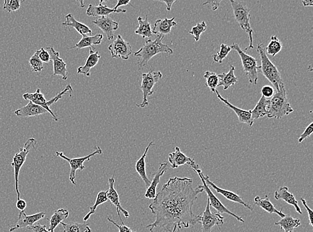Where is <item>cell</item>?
Segmentation results:
<instances>
[{"mask_svg": "<svg viewBox=\"0 0 313 232\" xmlns=\"http://www.w3.org/2000/svg\"><path fill=\"white\" fill-rule=\"evenodd\" d=\"M207 29V24H206L205 22L203 21L201 23H198L197 25L193 26L189 33L194 36L196 42H199L201 34L205 32Z\"/></svg>", "mask_w": 313, "mask_h": 232, "instance_id": "b9f144b4", "label": "cell"}, {"mask_svg": "<svg viewBox=\"0 0 313 232\" xmlns=\"http://www.w3.org/2000/svg\"><path fill=\"white\" fill-rule=\"evenodd\" d=\"M199 223H201L202 232H212L215 226L221 229L224 224V217L219 213L212 212L209 200L207 199L205 211L199 214Z\"/></svg>", "mask_w": 313, "mask_h": 232, "instance_id": "30bf717a", "label": "cell"}, {"mask_svg": "<svg viewBox=\"0 0 313 232\" xmlns=\"http://www.w3.org/2000/svg\"><path fill=\"white\" fill-rule=\"evenodd\" d=\"M92 23L98 26L103 32H104L108 40H112L114 37V32L118 30V23L114 21L110 16H102L99 19L94 20Z\"/></svg>", "mask_w": 313, "mask_h": 232, "instance_id": "ac0fdd59", "label": "cell"}, {"mask_svg": "<svg viewBox=\"0 0 313 232\" xmlns=\"http://www.w3.org/2000/svg\"><path fill=\"white\" fill-rule=\"evenodd\" d=\"M203 191L201 185L194 188L191 178L169 179L149 205L156 219L146 225V228L150 229V232L156 227L165 232H180L183 227L189 228L199 223V215L194 214L193 207L198 195Z\"/></svg>", "mask_w": 313, "mask_h": 232, "instance_id": "6da1fadb", "label": "cell"}, {"mask_svg": "<svg viewBox=\"0 0 313 232\" xmlns=\"http://www.w3.org/2000/svg\"><path fill=\"white\" fill-rule=\"evenodd\" d=\"M313 132V123H310L309 125L305 129L302 134L300 135L299 138L298 139V143H302V141L307 139L308 137L312 135Z\"/></svg>", "mask_w": 313, "mask_h": 232, "instance_id": "f6af8a7d", "label": "cell"}, {"mask_svg": "<svg viewBox=\"0 0 313 232\" xmlns=\"http://www.w3.org/2000/svg\"><path fill=\"white\" fill-rule=\"evenodd\" d=\"M37 143V141L35 139L31 138L28 139L24 147L20 149V151L16 153L13 157V160L11 165L14 169V179H15L16 191L17 193L18 200L20 199V193L19 191V174L20 169L26 162V157L30 150L35 148V145Z\"/></svg>", "mask_w": 313, "mask_h": 232, "instance_id": "52a82bcc", "label": "cell"}, {"mask_svg": "<svg viewBox=\"0 0 313 232\" xmlns=\"http://www.w3.org/2000/svg\"><path fill=\"white\" fill-rule=\"evenodd\" d=\"M231 2L232 8H233L234 16L236 22L242 30L245 31L248 34V38H249L250 43L249 46L245 48V50L252 49L253 46V37H252V30L251 26L250 24V10L246 5V2L233 1L231 0Z\"/></svg>", "mask_w": 313, "mask_h": 232, "instance_id": "5b68a950", "label": "cell"}, {"mask_svg": "<svg viewBox=\"0 0 313 232\" xmlns=\"http://www.w3.org/2000/svg\"><path fill=\"white\" fill-rule=\"evenodd\" d=\"M64 232H92L90 226L86 223H78L70 221L68 223L62 222Z\"/></svg>", "mask_w": 313, "mask_h": 232, "instance_id": "d590c367", "label": "cell"}, {"mask_svg": "<svg viewBox=\"0 0 313 232\" xmlns=\"http://www.w3.org/2000/svg\"><path fill=\"white\" fill-rule=\"evenodd\" d=\"M108 200V197H107V191H101L97 195L96 201H95L94 204L92 206L90 207V211L87 213L84 217V221H86L90 218L91 215L96 213L97 207L99 205L103 204V203H106Z\"/></svg>", "mask_w": 313, "mask_h": 232, "instance_id": "74e56055", "label": "cell"}, {"mask_svg": "<svg viewBox=\"0 0 313 232\" xmlns=\"http://www.w3.org/2000/svg\"><path fill=\"white\" fill-rule=\"evenodd\" d=\"M221 1H209L205 2L203 4V5H210L211 6L212 9H213V11H215L217 10L218 8H219L220 4H221Z\"/></svg>", "mask_w": 313, "mask_h": 232, "instance_id": "816d5d0a", "label": "cell"}, {"mask_svg": "<svg viewBox=\"0 0 313 232\" xmlns=\"http://www.w3.org/2000/svg\"><path fill=\"white\" fill-rule=\"evenodd\" d=\"M215 92L216 94H217V97L219 98L225 105H227L228 107L231 108V109L233 110V111L235 112L240 123H245L248 127L252 126L254 121L252 119L251 110H245L236 107V106L233 105L231 102H229V100L223 98V96L220 94L218 90H216Z\"/></svg>", "mask_w": 313, "mask_h": 232, "instance_id": "d6986e66", "label": "cell"}, {"mask_svg": "<svg viewBox=\"0 0 313 232\" xmlns=\"http://www.w3.org/2000/svg\"><path fill=\"white\" fill-rule=\"evenodd\" d=\"M302 4H303L304 7H312L313 6V1L312 0H308V1H302Z\"/></svg>", "mask_w": 313, "mask_h": 232, "instance_id": "11a10c76", "label": "cell"}, {"mask_svg": "<svg viewBox=\"0 0 313 232\" xmlns=\"http://www.w3.org/2000/svg\"><path fill=\"white\" fill-rule=\"evenodd\" d=\"M153 144H154V143H153L152 141H151V142L149 143L148 147H146V150L144 151V154L137 161L136 165H135V169H136V172L138 173L141 179L144 181L147 188L150 186L151 181L150 179L148 178L146 175V157L149 149H150V147L152 146Z\"/></svg>", "mask_w": 313, "mask_h": 232, "instance_id": "83f0119b", "label": "cell"}, {"mask_svg": "<svg viewBox=\"0 0 313 232\" xmlns=\"http://www.w3.org/2000/svg\"><path fill=\"white\" fill-rule=\"evenodd\" d=\"M162 77H163V74L160 71H152V70L147 73L142 74L140 86L142 93V102L140 104H136L138 107L144 108L148 105V97L154 93L153 88Z\"/></svg>", "mask_w": 313, "mask_h": 232, "instance_id": "ba28073f", "label": "cell"}, {"mask_svg": "<svg viewBox=\"0 0 313 232\" xmlns=\"http://www.w3.org/2000/svg\"><path fill=\"white\" fill-rule=\"evenodd\" d=\"M235 66L231 65L228 73L218 74L219 78V83L218 86H223V89L226 90L231 86L235 85L238 81V78L235 74Z\"/></svg>", "mask_w": 313, "mask_h": 232, "instance_id": "4dcf8cb0", "label": "cell"}, {"mask_svg": "<svg viewBox=\"0 0 313 232\" xmlns=\"http://www.w3.org/2000/svg\"><path fill=\"white\" fill-rule=\"evenodd\" d=\"M69 216V211L66 209H59L54 211V214L50 217V227L48 229L50 232H54L56 227L62 221L65 220Z\"/></svg>", "mask_w": 313, "mask_h": 232, "instance_id": "836d02e7", "label": "cell"}, {"mask_svg": "<svg viewBox=\"0 0 313 232\" xmlns=\"http://www.w3.org/2000/svg\"><path fill=\"white\" fill-rule=\"evenodd\" d=\"M27 228L34 232H50L45 225H42L40 223H36V224L28 227Z\"/></svg>", "mask_w": 313, "mask_h": 232, "instance_id": "c3c4849f", "label": "cell"}, {"mask_svg": "<svg viewBox=\"0 0 313 232\" xmlns=\"http://www.w3.org/2000/svg\"><path fill=\"white\" fill-rule=\"evenodd\" d=\"M294 111L286 96V91L284 84L280 86L279 90L276 91L270 100L269 110L267 117L268 119H280L287 116Z\"/></svg>", "mask_w": 313, "mask_h": 232, "instance_id": "3957f363", "label": "cell"}, {"mask_svg": "<svg viewBox=\"0 0 313 232\" xmlns=\"http://www.w3.org/2000/svg\"><path fill=\"white\" fill-rule=\"evenodd\" d=\"M29 63L33 72H40L43 70V62L40 60L39 56H38V50H36L34 55L30 58Z\"/></svg>", "mask_w": 313, "mask_h": 232, "instance_id": "60d3db41", "label": "cell"}, {"mask_svg": "<svg viewBox=\"0 0 313 232\" xmlns=\"http://www.w3.org/2000/svg\"><path fill=\"white\" fill-rule=\"evenodd\" d=\"M80 3L81 4V7L84 8V1L80 2Z\"/></svg>", "mask_w": 313, "mask_h": 232, "instance_id": "9f6ffc18", "label": "cell"}, {"mask_svg": "<svg viewBox=\"0 0 313 232\" xmlns=\"http://www.w3.org/2000/svg\"><path fill=\"white\" fill-rule=\"evenodd\" d=\"M270 100L261 96L260 100H258V103L256 104L255 107L251 110V116L252 120L262 118L264 116L267 115L268 110H269Z\"/></svg>", "mask_w": 313, "mask_h": 232, "instance_id": "1f68e13d", "label": "cell"}, {"mask_svg": "<svg viewBox=\"0 0 313 232\" xmlns=\"http://www.w3.org/2000/svg\"><path fill=\"white\" fill-rule=\"evenodd\" d=\"M175 19V18L174 17L171 19L165 18L156 20L152 30V34H160L161 35L165 36L171 33L172 28L177 25Z\"/></svg>", "mask_w": 313, "mask_h": 232, "instance_id": "d4e9b609", "label": "cell"}, {"mask_svg": "<svg viewBox=\"0 0 313 232\" xmlns=\"http://www.w3.org/2000/svg\"><path fill=\"white\" fill-rule=\"evenodd\" d=\"M231 48V49L235 50L240 56L242 68L244 73L248 76V81L250 84L256 85L258 81V72L260 69V66L257 65V59L246 54L238 44L233 43Z\"/></svg>", "mask_w": 313, "mask_h": 232, "instance_id": "8992f818", "label": "cell"}, {"mask_svg": "<svg viewBox=\"0 0 313 232\" xmlns=\"http://www.w3.org/2000/svg\"><path fill=\"white\" fill-rule=\"evenodd\" d=\"M274 225L280 226V229H283L284 232H294V229L300 226V220L290 215H285L279 221L274 223Z\"/></svg>", "mask_w": 313, "mask_h": 232, "instance_id": "d6a6232c", "label": "cell"}, {"mask_svg": "<svg viewBox=\"0 0 313 232\" xmlns=\"http://www.w3.org/2000/svg\"><path fill=\"white\" fill-rule=\"evenodd\" d=\"M108 48L112 58H121L127 60L132 54L130 44L123 39L120 35L117 36L116 39L108 46Z\"/></svg>", "mask_w": 313, "mask_h": 232, "instance_id": "7c38bea8", "label": "cell"}, {"mask_svg": "<svg viewBox=\"0 0 313 232\" xmlns=\"http://www.w3.org/2000/svg\"><path fill=\"white\" fill-rule=\"evenodd\" d=\"M231 50V46H228L225 44H221L219 52H218L217 53L214 54L213 56L214 62L219 64L223 63V60L227 58V56L229 55Z\"/></svg>", "mask_w": 313, "mask_h": 232, "instance_id": "ab89813d", "label": "cell"}, {"mask_svg": "<svg viewBox=\"0 0 313 232\" xmlns=\"http://www.w3.org/2000/svg\"><path fill=\"white\" fill-rule=\"evenodd\" d=\"M169 164L167 163H161L160 165L159 169H158L156 174H155L153 180L151 181L150 186L147 188L146 193H145V197L149 199H154L156 195V188L158 185L161 181V177L168 170Z\"/></svg>", "mask_w": 313, "mask_h": 232, "instance_id": "7402d4cb", "label": "cell"}, {"mask_svg": "<svg viewBox=\"0 0 313 232\" xmlns=\"http://www.w3.org/2000/svg\"><path fill=\"white\" fill-rule=\"evenodd\" d=\"M100 58L101 56L99 55L98 51L94 52L92 48H90V54L87 58L86 63L78 68L77 73L90 77L91 69L97 65Z\"/></svg>", "mask_w": 313, "mask_h": 232, "instance_id": "484cf974", "label": "cell"}, {"mask_svg": "<svg viewBox=\"0 0 313 232\" xmlns=\"http://www.w3.org/2000/svg\"><path fill=\"white\" fill-rule=\"evenodd\" d=\"M257 50L261 60V65L260 66L258 72H261L264 77L267 78L268 81L275 87L276 91H278L280 86L284 84L281 74L276 66L268 58L265 52V48L261 42L258 44Z\"/></svg>", "mask_w": 313, "mask_h": 232, "instance_id": "277c9868", "label": "cell"}, {"mask_svg": "<svg viewBox=\"0 0 313 232\" xmlns=\"http://www.w3.org/2000/svg\"><path fill=\"white\" fill-rule=\"evenodd\" d=\"M26 207H27V203H26V201L25 200L20 199L19 200L17 201V203H16V207H17V209H19L20 211L25 210Z\"/></svg>", "mask_w": 313, "mask_h": 232, "instance_id": "f907efd6", "label": "cell"}, {"mask_svg": "<svg viewBox=\"0 0 313 232\" xmlns=\"http://www.w3.org/2000/svg\"><path fill=\"white\" fill-rule=\"evenodd\" d=\"M204 78L206 80V86L210 88L212 92H215L219 83V78L218 74L215 73V72L207 71L204 74Z\"/></svg>", "mask_w": 313, "mask_h": 232, "instance_id": "f35d334b", "label": "cell"}, {"mask_svg": "<svg viewBox=\"0 0 313 232\" xmlns=\"http://www.w3.org/2000/svg\"><path fill=\"white\" fill-rule=\"evenodd\" d=\"M38 56H39V58L42 62L48 63L51 60L49 52H48L46 48H42L41 49L38 50Z\"/></svg>", "mask_w": 313, "mask_h": 232, "instance_id": "ee69618b", "label": "cell"}, {"mask_svg": "<svg viewBox=\"0 0 313 232\" xmlns=\"http://www.w3.org/2000/svg\"><path fill=\"white\" fill-rule=\"evenodd\" d=\"M138 27L137 28L135 34L142 36L143 38L152 37V30L151 28L150 22L148 21V16H146L144 20L142 17L139 16L138 18Z\"/></svg>", "mask_w": 313, "mask_h": 232, "instance_id": "e575fe53", "label": "cell"}, {"mask_svg": "<svg viewBox=\"0 0 313 232\" xmlns=\"http://www.w3.org/2000/svg\"><path fill=\"white\" fill-rule=\"evenodd\" d=\"M46 50L49 52L50 58L53 62L54 76H61L62 79H68V70L66 64L63 59L60 57V53L56 52L53 47H47Z\"/></svg>", "mask_w": 313, "mask_h": 232, "instance_id": "e0dca14e", "label": "cell"}, {"mask_svg": "<svg viewBox=\"0 0 313 232\" xmlns=\"http://www.w3.org/2000/svg\"><path fill=\"white\" fill-rule=\"evenodd\" d=\"M254 201V204L257 205L258 207H260V208H262L263 210L269 213V214L276 213V214H277L278 216H280L281 218L286 215L282 212V209L278 211L276 209V207H274V205L272 204L271 201H270L267 195H264V198H261V197L259 196H256Z\"/></svg>", "mask_w": 313, "mask_h": 232, "instance_id": "f1b7e54d", "label": "cell"}, {"mask_svg": "<svg viewBox=\"0 0 313 232\" xmlns=\"http://www.w3.org/2000/svg\"><path fill=\"white\" fill-rule=\"evenodd\" d=\"M104 1H100L98 6H94L90 4L86 10L87 16H108L112 13H126V10L119 9L118 10L111 9L106 5H103Z\"/></svg>", "mask_w": 313, "mask_h": 232, "instance_id": "44dd1931", "label": "cell"}, {"mask_svg": "<svg viewBox=\"0 0 313 232\" xmlns=\"http://www.w3.org/2000/svg\"><path fill=\"white\" fill-rule=\"evenodd\" d=\"M45 215L46 213L44 212V211H41V212L31 215H26L24 211H20L17 223H16L14 226L10 229V232H13L17 230V229L24 228V227L32 226L37 221L44 218Z\"/></svg>", "mask_w": 313, "mask_h": 232, "instance_id": "9a60e30c", "label": "cell"}, {"mask_svg": "<svg viewBox=\"0 0 313 232\" xmlns=\"http://www.w3.org/2000/svg\"><path fill=\"white\" fill-rule=\"evenodd\" d=\"M165 36L158 35L156 39L146 40L144 46H142L138 51L135 52V57L140 58L138 62V70L143 69L148 64V62L152 59L154 56L160 53H166L173 54L174 52L172 48H170L167 44L163 43V40Z\"/></svg>", "mask_w": 313, "mask_h": 232, "instance_id": "7a4b0ae2", "label": "cell"}, {"mask_svg": "<svg viewBox=\"0 0 313 232\" xmlns=\"http://www.w3.org/2000/svg\"><path fill=\"white\" fill-rule=\"evenodd\" d=\"M114 183L115 179L114 174L113 177L109 179L108 180L109 189L108 191H106L107 197H108V200H110L111 203L116 207L117 213H118V216L120 217L122 225H124V223L123 222L122 217L120 216V212H122L123 215H124V217H126V218H128L129 216H130V214H129L128 211L123 208L122 205L120 204L118 193L117 192V191L114 188Z\"/></svg>", "mask_w": 313, "mask_h": 232, "instance_id": "2e32d148", "label": "cell"}, {"mask_svg": "<svg viewBox=\"0 0 313 232\" xmlns=\"http://www.w3.org/2000/svg\"><path fill=\"white\" fill-rule=\"evenodd\" d=\"M282 44L281 41L276 36H272L270 38L269 43L265 48L266 53L272 56H275L276 54L281 51Z\"/></svg>", "mask_w": 313, "mask_h": 232, "instance_id": "8d00e7d4", "label": "cell"}, {"mask_svg": "<svg viewBox=\"0 0 313 232\" xmlns=\"http://www.w3.org/2000/svg\"><path fill=\"white\" fill-rule=\"evenodd\" d=\"M46 112H48L47 110L44 109L42 106L30 101L27 105L15 110L14 113L18 117H32L41 115Z\"/></svg>", "mask_w": 313, "mask_h": 232, "instance_id": "cb8c5ba5", "label": "cell"}, {"mask_svg": "<svg viewBox=\"0 0 313 232\" xmlns=\"http://www.w3.org/2000/svg\"><path fill=\"white\" fill-rule=\"evenodd\" d=\"M65 17L66 21L62 23V25L66 26V27L74 28L82 36L91 35L92 34V30L90 29V28L77 21L74 18L73 14H68Z\"/></svg>", "mask_w": 313, "mask_h": 232, "instance_id": "4316f807", "label": "cell"}, {"mask_svg": "<svg viewBox=\"0 0 313 232\" xmlns=\"http://www.w3.org/2000/svg\"><path fill=\"white\" fill-rule=\"evenodd\" d=\"M95 149H96V150H95L94 152L90 153V154L86 155V156L73 159H70L69 157H66L62 152L56 151V156L59 157L60 158H62L69 163L70 166L69 179L70 182H71L72 184L74 185H76L75 180L76 171L78 170H84L85 169V166L84 165L85 161H90L91 157L94 156V155L102 154V149H101L100 147L95 146Z\"/></svg>", "mask_w": 313, "mask_h": 232, "instance_id": "9c48e42d", "label": "cell"}, {"mask_svg": "<svg viewBox=\"0 0 313 232\" xmlns=\"http://www.w3.org/2000/svg\"><path fill=\"white\" fill-rule=\"evenodd\" d=\"M130 1H129V0H127V1H125V0H118L116 6L114 8V10H118L120 6H127L130 4Z\"/></svg>", "mask_w": 313, "mask_h": 232, "instance_id": "f5cc1de1", "label": "cell"}, {"mask_svg": "<svg viewBox=\"0 0 313 232\" xmlns=\"http://www.w3.org/2000/svg\"><path fill=\"white\" fill-rule=\"evenodd\" d=\"M169 161L171 167L173 169H177L180 166L187 165L191 167L194 171L200 169L199 165L195 163L193 159L189 157L184 154L179 147H176L175 152L170 153L169 155Z\"/></svg>", "mask_w": 313, "mask_h": 232, "instance_id": "5bb4252c", "label": "cell"}, {"mask_svg": "<svg viewBox=\"0 0 313 232\" xmlns=\"http://www.w3.org/2000/svg\"><path fill=\"white\" fill-rule=\"evenodd\" d=\"M21 3L20 0H5L3 9L8 12H16L20 9Z\"/></svg>", "mask_w": 313, "mask_h": 232, "instance_id": "7bdbcfd3", "label": "cell"}, {"mask_svg": "<svg viewBox=\"0 0 313 232\" xmlns=\"http://www.w3.org/2000/svg\"><path fill=\"white\" fill-rule=\"evenodd\" d=\"M161 2H163V3L166 4L167 5V11H171L172 6H173V4H175L177 1H161Z\"/></svg>", "mask_w": 313, "mask_h": 232, "instance_id": "db71d44e", "label": "cell"}, {"mask_svg": "<svg viewBox=\"0 0 313 232\" xmlns=\"http://www.w3.org/2000/svg\"><path fill=\"white\" fill-rule=\"evenodd\" d=\"M195 171L198 175H201V176L203 177L204 181H205L206 183H207V185H209L210 187H212L213 189H215L216 192L219 193V194L223 195V196L225 197L226 199H228V200L233 201L234 203H239V204H241L243 205V206L245 207L246 209H248L251 211H253L252 207L250 206L248 203L244 201L241 197L239 196V195L237 194H236L235 193L232 192L231 191L225 190V189L220 188V187L217 186V185H216L213 181L210 180L209 177L208 176V175H205L203 174V171H202L201 169H196Z\"/></svg>", "mask_w": 313, "mask_h": 232, "instance_id": "8fae6325", "label": "cell"}, {"mask_svg": "<svg viewBox=\"0 0 313 232\" xmlns=\"http://www.w3.org/2000/svg\"><path fill=\"white\" fill-rule=\"evenodd\" d=\"M274 198H275L276 200L282 199V200L285 201L288 204L292 205L295 209L296 212L299 213V214H302L301 209H300V207L298 204V201L296 200L294 195L288 191L287 187H282L277 189L274 193Z\"/></svg>", "mask_w": 313, "mask_h": 232, "instance_id": "603a6c76", "label": "cell"}, {"mask_svg": "<svg viewBox=\"0 0 313 232\" xmlns=\"http://www.w3.org/2000/svg\"><path fill=\"white\" fill-rule=\"evenodd\" d=\"M23 98L24 99L29 100V101H31L38 106H42L44 109L47 110L48 112H50L54 121H58V117L56 115V114L54 113L51 108L48 107V101L46 100V98L44 97V94L42 93L40 88H38L34 93L24 94Z\"/></svg>", "mask_w": 313, "mask_h": 232, "instance_id": "ffe728a7", "label": "cell"}, {"mask_svg": "<svg viewBox=\"0 0 313 232\" xmlns=\"http://www.w3.org/2000/svg\"><path fill=\"white\" fill-rule=\"evenodd\" d=\"M262 96L264 98H272L274 94V88L271 86L266 85L262 88Z\"/></svg>", "mask_w": 313, "mask_h": 232, "instance_id": "bcb514c9", "label": "cell"}, {"mask_svg": "<svg viewBox=\"0 0 313 232\" xmlns=\"http://www.w3.org/2000/svg\"><path fill=\"white\" fill-rule=\"evenodd\" d=\"M200 178H201L202 182H203V185H201L202 188L204 189V191H205L207 193L208 195V199L209 200L210 206L213 207L214 209H215L216 210L218 211V213H220V214H223V213H227V214H229L235 217L236 220L238 221H240V222L244 223V220L242 217L238 216L237 215L235 214L233 212H232L231 211H230L227 207H226L225 205L221 203V201L219 200V199L217 198V197L215 196V195L214 194L213 191H211V187L209 186V185H207L205 181H204L203 177L201 176V175H199Z\"/></svg>", "mask_w": 313, "mask_h": 232, "instance_id": "4fadbf2b", "label": "cell"}, {"mask_svg": "<svg viewBox=\"0 0 313 232\" xmlns=\"http://www.w3.org/2000/svg\"><path fill=\"white\" fill-rule=\"evenodd\" d=\"M103 38L104 36L100 34L92 36H84L75 46L69 48H76L77 50H80L82 48L89 47L94 50L96 48L94 47V45H98V44L102 43Z\"/></svg>", "mask_w": 313, "mask_h": 232, "instance_id": "f546056e", "label": "cell"}, {"mask_svg": "<svg viewBox=\"0 0 313 232\" xmlns=\"http://www.w3.org/2000/svg\"><path fill=\"white\" fill-rule=\"evenodd\" d=\"M108 220L110 221V223H112V224H114L115 226L118 227V232H136V231L132 230L130 227L126 226V225H118V223L115 222L113 219L110 218V217H108Z\"/></svg>", "mask_w": 313, "mask_h": 232, "instance_id": "7dc6e473", "label": "cell"}, {"mask_svg": "<svg viewBox=\"0 0 313 232\" xmlns=\"http://www.w3.org/2000/svg\"><path fill=\"white\" fill-rule=\"evenodd\" d=\"M300 201L302 202V204L304 205V207H305L306 211L308 213V219H309V224L310 226H313V212L312 209L310 208L308 206L307 203H306V201L305 199L304 198H300Z\"/></svg>", "mask_w": 313, "mask_h": 232, "instance_id": "681fc988", "label": "cell"}]
</instances>
